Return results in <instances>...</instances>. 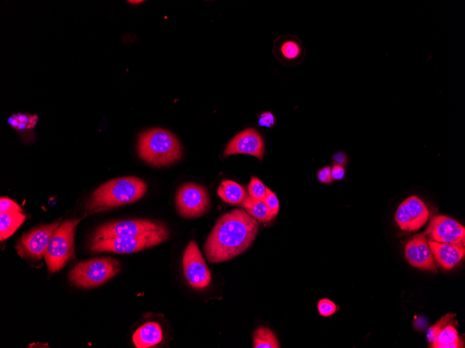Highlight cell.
I'll return each mask as SVG.
<instances>
[{
	"mask_svg": "<svg viewBox=\"0 0 465 348\" xmlns=\"http://www.w3.org/2000/svg\"><path fill=\"white\" fill-rule=\"evenodd\" d=\"M266 188L258 178L253 176L251 179L249 184V195L264 201L266 195Z\"/></svg>",
	"mask_w": 465,
	"mask_h": 348,
	"instance_id": "d4e9b609",
	"label": "cell"
},
{
	"mask_svg": "<svg viewBox=\"0 0 465 348\" xmlns=\"http://www.w3.org/2000/svg\"><path fill=\"white\" fill-rule=\"evenodd\" d=\"M265 154V144L261 135L249 128L237 134L226 145V157L233 154H249L261 160Z\"/></svg>",
	"mask_w": 465,
	"mask_h": 348,
	"instance_id": "4fadbf2b",
	"label": "cell"
},
{
	"mask_svg": "<svg viewBox=\"0 0 465 348\" xmlns=\"http://www.w3.org/2000/svg\"><path fill=\"white\" fill-rule=\"evenodd\" d=\"M273 53L284 65L293 66L304 60L306 51L295 35H279L274 41Z\"/></svg>",
	"mask_w": 465,
	"mask_h": 348,
	"instance_id": "9a60e30c",
	"label": "cell"
},
{
	"mask_svg": "<svg viewBox=\"0 0 465 348\" xmlns=\"http://www.w3.org/2000/svg\"><path fill=\"white\" fill-rule=\"evenodd\" d=\"M331 176L333 179L335 180L342 179L345 174V169L344 167L338 164H335L331 168Z\"/></svg>",
	"mask_w": 465,
	"mask_h": 348,
	"instance_id": "4dcf8cb0",
	"label": "cell"
},
{
	"mask_svg": "<svg viewBox=\"0 0 465 348\" xmlns=\"http://www.w3.org/2000/svg\"><path fill=\"white\" fill-rule=\"evenodd\" d=\"M175 201L179 215L188 219L204 215L210 206L207 190L195 183L182 184L176 191Z\"/></svg>",
	"mask_w": 465,
	"mask_h": 348,
	"instance_id": "52a82bcc",
	"label": "cell"
},
{
	"mask_svg": "<svg viewBox=\"0 0 465 348\" xmlns=\"http://www.w3.org/2000/svg\"><path fill=\"white\" fill-rule=\"evenodd\" d=\"M217 194L224 202L235 205L242 204L246 198L242 185L230 180H225L220 183Z\"/></svg>",
	"mask_w": 465,
	"mask_h": 348,
	"instance_id": "ac0fdd59",
	"label": "cell"
},
{
	"mask_svg": "<svg viewBox=\"0 0 465 348\" xmlns=\"http://www.w3.org/2000/svg\"><path fill=\"white\" fill-rule=\"evenodd\" d=\"M436 263L445 270H450L457 265L465 254L464 246L428 241Z\"/></svg>",
	"mask_w": 465,
	"mask_h": 348,
	"instance_id": "2e32d148",
	"label": "cell"
},
{
	"mask_svg": "<svg viewBox=\"0 0 465 348\" xmlns=\"http://www.w3.org/2000/svg\"><path fill=\"white\" fill-rule=\"evenodd\" d=\"M456 316L454 313H448L443 316L435 324L431 326L427 333V338L430 343L435 342L439 333L448 325Z\"/></svg>",
	"mask_w": 465,
	"mask_h": 348,
	"instance_id": "cb8c5ba5",
	"label": "cell"
},
{
	"mask_svg": "<svg viewBox=\"0 0 465 348\" xmlns=\"http://www.w3.org/2000/svg\"><path fill=\"white\" fill-rule=\"evenodd\" d=\"M264 201L267 206L269 216L273 219L278 213L279 201L275 193L268 188H266V195Z\"/></svg>",
	"mask_w": 465,
	"mask_h": 348,
	"instance_id": "484cf974",
	"label": "cell"
},
{
	"mask_svg": "<svg viewBox=\"0 0 465 348\" xmlns=\"http://www.w3.org/2000/svg\"><path fill=\"white\" fill-rule=\"evenodd\" d=\"M253 347L254 348H279L280 345L271 330L260 326L254 331Z\"/></svg>",
	"mask_w": 465,
	"mask_h": 348,
	"instance_id": "7402d4cb",
	"label": "cell"
},
{
	"mask_svg": "<svg viewBox=\"0 0 465 348\" xmlns=\"http://www.w3.org/2000/svg\"><path fill=\"white\" fill-rule=\"evenodd\" d=\"M1 213H19L22 208L15 201L8 198L1 197L0 199Z\"/></svg>",
	"mask_w": 465,
	"mask_h": 348,
	"instance_id": "83f0119b",
	"label": "cell"
},
{
	"mask_svg": "<svg viewBox=\"0 0 465 348\" xmlns=\"http://www.w3.org/2000/svg\"><path fill=\"white\" fill-rule=\"evenodd\" d=\"M127 2H129L130 3H132V4H139V3H141V2H143V1H134V0H133V1H127Z\"/></svg>",
	"mask_w": 465,
	"mask_h": 348,
	"instance_id": "d6a6232c",
	"label": "cell"
},
{
	"mask_svg": "<svg viewBox=\"0 0 465 348\" xmlns=\"http://www.w3.org/2000/svg\"><path fill=\"white\" fill-rule=\"evenodd\" d=\"M80 220L64 221L54 231L44 254L49 272L61 270L68 260L75 257L74 238Z\"/></svg>",
	"mask_w": 465,
	"mask_h": 348,
	"instance_id": "5b68a950",
	"label": "cell"
},
{
	"mask_svg": "<svg viewBox=\"0 0 465 348\" xmlns=\"http://www.w3.org/2000/svg\"><path fill=\"white\" fill-rule=\"evenodd\" d=\"M38 115L15 113L8 118L9 124L15 130L33 129L38 122Z\"/></svg>",
	"mask_w": 465,
	"mask_h": 348,
	"instance_id": "603a6c76",
	"label": "cell"
},
{
	"mask_svg": "<svg viewBox=\"0 0 465 348\" xmlns=\"http://www.w3.org/2000/svg\"><path fill=\"white\" fill-rule=\"evenodd\" d=\"M258 123L260 126L271 128L275 124V118L271 113L265 112L260 115Z\"/></svg>",
	"mask_w": 465,
	"mask_h": 348,
	"instance_id": "f546056e",
	"label": "cell"
},
{
	"mask_svg": "<svg viewBox=\"0 0 465 348\" xmlns=\"http://www.w3.org/2000/svg\"><path fill=\"white\" fill-rule=\"evenodd\" d=\"M169 236L168 230L140 237H111L91 239L89 249L93 252L109 251L117 254H131L157 245Z\"/></svg>",
	"mask_w": 465,
	"mask_h": 348,
	"instance_id": "8992f818",
	"label": "cell"
},
{
	"mask_svg": "<svg viewBox=\"0 0 465 348\" xmlns=\"http://www.w3.org/2000/svg\"><path fill=\"white\" fill-rule=\"evenodd\" d=\"M333 159L336 164L344 165L347 163V157L342 151L336 152L333 155Z\"/></svg>",
	"mask_w": 465,
	"mask_h": 348,
	"instance_id": "1f68e13d",
	"label": "cell"
},
{
	"mask_svg": "<svg viewBox=\"0 0 465 348\" xmlns=\"http://www.w3.org/2000/svg\"><path fill=\"white\" fill-rule=\"evenodd\" d=\"M146 190L147 184L139 178H116L99 186L85 207L90 213L105 211L140 199Z\"/></svg>",
	"mask_w": 465,
	"mask_h": 348,
	"instance_id": "7a4b0ae2",
	"label": "cell"
},
{
	"mask_svg": "<svg viewBox=\"0 0 465 348\" xmlns=\"http://www.w3.org/2000/svg\"><path fill=\"white\" fill-rule=\"evenodd\" d=\"M404 255L408 263L420 270L436 272L434 258L424 233L412 237L404 247Z\"/></svg>",
	"mask_w": 465,
	"mask_h": 348,
	"instance_id": "5bb4252c",
	"label": "cell"
},
{
	"mask_svg": "<svg viewBox=\"0 0 465 348\" xmlns=\"http://www.w3.org/2000/svg\"><path fill=\"white\" fill-rule=\"evenodd\" d=\"M433 348L463 347L456 328L452 324L446 325L439 333L434 342L429 345Z\"/></svg>",
	"mask_w": 465,
	"mask_h": 348,
	"instance_id": "ffe728a7",
	"label": "cell"
},
{
	"mask_svg": "<svg viewBox=\"0 0 465 348\" xmlns=\"http://www.w3.org/2000/svg\"><path fill=\"white\" fill-rule=\"evenodd\" d=\"M425 234L435 242L464 246V226L446 215L434 216L429 222Z\"/></svg>",
	"mask_w": 465,
	"mask_h": 348,
	"instance_id": "7c38bea8",
	"label": "cell"
},
{
	"mask_svg": "<svg viewBox=\"0 0 465 348\" xmlns=\"http://www.w3.org/2000/svg\"><path fill=\"white\" fill-rule=\"evenodd\" d=\"M242 206L250 215L259 222H267L271 220L267 206L263 201L249 196L242 203Z\"/></svg>",
	"mask_w": 465,
	"mask_h": 348,
	"instance_id": "44dd1931",
	"label": "cell"
},
{
	"mask_svg": "<svg viewBox=\"0 0 465 348\" xmlns=\"http://www.w3.org/2000/svg\"><path fill=\"white\" fill-rule=\"evenodd\" d=\"M120 269V265L115 258H93L75 265L69 273V279L77 288H95L113 277Z\"/></svg>",
	"mask_w": 465,
	"mask_h": 348,
	"instance_id": "277c9868",
	"label": "cell"
},
{
	"mask_svg": "<svg viewBox=\"0 0 465 348\" xmlns=\"http://www.w3.org/2000/svg\"><path fill=\"white\" fill-rule=\"evenodd\" d=\"M139 156L155 167L168 166L182 158V149L179 140L168 131L155 128L139 135Z\"/></svg>",
	"mask_w": 465,
	"mask_h": 348,
	"instance_id": "3957f363",
	"label": "cell"
},
{
	"mask_svg": "<svg viewBox=\"0 0 465 348\" xmlns=\"http://www.w3.org/2000/svg\"><path fill=\"white\" fill-rule=\"evenodd\" d=\"M162 223L144 219L120 220L98 226L91 239L111 237H140L167 230Z\"/></svg>",
	"mask_w": 465,
	"mask_h": 348,
	"instance_id": "ba28073f",
	"label": "cell"
},
{
	"mask_svg": "<svg viewBox=\"0 0 465 348\" xmlns=\"http://www.w3.org/2000/svg\"><path fill=\"white\" fill-rule=\"evenodd\" d=\"M184 276L194 288H206L211 281L210 270L194 240L187 245L182 257Z\"/></svg>",
	"mask_w": 465,
	"mask_h": 348,
	"instance_id": "30bf717a",
	"label": "cell"
},
{
	"mask_svg": "<svg viewBox=\"0 0 465 348\" xmlns=\"http://www.w3.org/2000/svg\"><path fill=\"white\" fill-rule=\"evenodd\" d=\"M429 211L425 203L417 196L409 197L397 207L395 220L405 231H416L428 220Z\"/></svg>",
	"mask_w": 465,
	"mask_h": 348,
	"instance_id": "8fae6325",
	"label": "cell"
},
{
	"mask_svg": "<svg viewBox=\"0 0 465 348\" xmlns=\"http://www.w3.org/2000/svg\"><path fill=\"white\" fill-rule=\"evenodd\" d=\"M61 224V219L52 223L34 227L17 240L15 249L22 258L40 260L45 253L54 231Z\"/></svg>",
	"mask_w": 465,
	"mask_h": 348,
	"instance_id": "9c48e42d",
	"label": "cell"
},
{
	"mask_svg": "<svg viewBox=\"0 0 465 348\" xmlns=\"http://www.w3.org/2000/svg\"><path fill=\"white\" fill-rule=\"evenodd\" d=\"M26 215L19 213H1L0 214V240L3 241L10 237L22 225Z\"/></svg>",
	"mask_w": 465,
	"mask_h": 348,
	"instance_id": "d6986e66",
	"label": "cell"
},
{
	"mask_svg": "<svg viewBox=\"0 0 465 348\" xmlns=\"http://www.w3.org/2000/svg\"><path fill=\"white\" fill-rule=\"evenodd\" d=\"M317 309L320 315L324 317H329L333 315L339 309L338 306L329 299H322L318 301Z\"/></svg>",
	"mask_w": 465,
	"mask_h": 348,
	"instance_id": "4316f807",
	"label": "cell"
},
{
	"mask_svg": "<svg viewBox=\"0 0 465 348\" xmlns=\"http://www.w3.org/2000/svg\"><path fill=\"white\" fill-rule=\"evenodd\" d=\"M258 220L242 208H235L216 221L204 245L207 260L216 263L230 260L246 251L255 240Z\"/></svg>",
	"mask_w": 465,
	"mask_h": 348,
	"instance_id": "6da1fadb",
	"label": "cell"
},
{
	"mask_svg": "<svg viewBox=\"0 0 465 348\" xmlns=\"http://www.w3.org/2000/svg\"><path fill=\"white\" fill-rule=\"evenodd\" d=\"M162 340V331L155 322H147L138 328L132 335V341L137 348L151 347Z\"/></svg>",
	"mask_w": 465,
	"mask_h": 348,
	"instance_id": "e0dca14e",
	"label": "cell"
},
{
	"mask_svg": "<svg viewBox=\"0 0 465 348\" xmlns=\"http://www.w3.org/2000/svg\"><path fill=\"white\" fill-rule=\"evenodd\" d=\"M330 166L322 167L317 172L318 180L323 183H330L333 181Z\"/></svg>",
	"mask_w": 465,
	"mask_h": 348,
	"instance_id": "f1b7e54d",
	"label": "cell"
}]
</instances>
